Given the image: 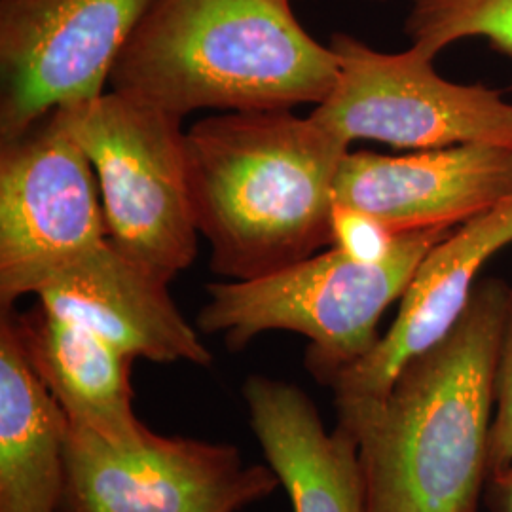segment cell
I'll use <instances>...</instances> for the list:
<instances>
[{
  "label": "cell",
  "instance_id": "e0dca14e",
  "mask_svg": "<svg viewBox=\"0 0 512 512\" xmlns=\"http://www.w3.org/2000/svg\"><path fill=\"white\" fill-rule=\"evenodd\" d=\"M401 234L384 220L357 207L334 203L330 211V247L361 260L380 262L391 255Z\"/></svg>",
  "mask_w": 512,
  "mask_h": 512
},
{
  "label": "cell",
  "instance_id": "3957f363",
  "mask_svg": "<svg viewBox=\"0 0 512 512\" xmlns=\"http://www.w3.org/2000/svg\"><path fill=\"white\" fill-rule=\"evenodd\" d=\"M338 73L336 54L300 25L291 0H154L110 84L183 120L200 109L319 105Z\"/></svg>",
  "mask_w": 512,
  "mask_h": 512
},
{
  "label": "cell",
  "instance_id": "6da1fadb",
  "mask_svg": "<svg viewBox=\"0 0 512 512\" xmlns=\"http://www.w3.org/2000/svg\"><path fill=\"white\" fill-rule=\"evenodd\" d=\"M512 287L478 281L458 325L380 403L338 420L357 439L368 512H478Z\"/></svg>",
  "mask_w": 512,
  "mask_h": 512
},
{
  "label": "cell",
  "instance_id": "ac0fdd59",
  "mask_svg": "<svg viewBox=\"0 0 512 512\" xmlns=\"http://www.w3.org/2000/svg\"><path fill=\"white\" fill-rule=\"evenodd\" d=\"M512 465V293L495 372V406L490 433V473Z\"/></svg>",
  "mask_w": 512,
  "mask_h": 512
},
{
  "label": "cell",
  "instance_id": "9a60e30c",
  "mask_svg": "<svg viewBox=\"0 0 512 512\" xmlns=\"http://www.w3.org/2000/svg\"><path fill=\"white\" fill-rule=\"evenodd\" d=\"M69 420L19 342L12 311L0 319V512H59Z\"/></svg>",
  "mask_w": 512,
  "mask_h": 512
},
{
  "label": "cell",
  "instance_id": "ba28073f",
  "mask_svg": "<svg viewBox=\"0 0 512 512\" xmlns=\"http://www.w3.org/2000/svg\"><path fill=\"white\" fill-rule=\"evenodd\" d=\"M154 0H0V135L103 93Z\"/></svg>",
  "mask_w": 512,
  "mask_h": 512
},
{
  "label": "cell",
  "instance_id": "4fadbf2b",
  "mask_svg": "<svg viewBox=\"0 0 512 512\" xmlns=\"http://www.w3.org/2000/svg\"><path fill=\"white\" fill-rule=\"evenodd\" d=\"M243 399L294 512H368L359 444L348 429L336 425L329 433L310 397L289 382L249 376Z\"/></svg>",
  "mask_w": 512,
  "mask_h": 512
},
{
  "label": "cell",
  "instance_id": "52a82bcc",
  "mask_svg": "<svg viewBox=\"0 0 512 512\" xmlns=\"http://www.w3.org/2000/svg\"><path fill=\"white\" fill-rule=\"evenodd\" d=\"M277 486L270 467L245 465L230 444L150 429L135 442L114 444L69 425L59 512H239Z\"/></svg>",
  "mask_w": 512,
  "mask_h": 512
},
{
  "label": "cell",
  "instance_id": "7c38bea8",
  "mask_svg": "<svg viewBox=\"0 0 512 512\" xmlns=\"http://www.w3.org/2000/svg\"><path fill=\"white\" fill-rule=\"evenodd\" d=\"M38 302L152 363L209 366L211 351L167 293V283L124 255L109 238L76 256L37 291Z\"/></svg>",
  "mask_w": 512,
  "mask_h": 512
},
{
  "label": "cell",
  "instance_id": "30bf717a",
  "mask_svg": "<svg viewBox=\"0 0 512 512\" xmlns=\"http://www.w3.org/2000/svg\"><path fill=\"white\" fill-rule=\"evenodd\" d=\"M512 243V196L456 226L421 260L378 344L330 384L338 420L380 403L404 366L437 346L467 310L484 264Z\"/></svg>",
  "mask_w": 512,
  "mask_h": 512
},
{
  "label": "cell",
  "instance_id": "d6986e66",
  "mask_svg": "<svg viewBox=\"0 0 512 512\" xmlns=\"http://www.w3.org/2000/svg\"><path fill=\"white\" fill-rule=\"evenodd\" d=\"M488 505L492 512H512V465L488 476Z\"/></svg>",
  "mask_w": 512,
  "mask_h": 512
},
{
  "label": "cell",
  "instance_id": "8fae6325",
  "mask_svg": "<svg viewBox=\"0 0 512 512\" xmlns=\"http://www.w3.org/2000/svg\"><path fill=\"white\" fill-rule=\"evenodd\" d=\"M512 196V150L490 145L416 150L403 156L348 152L334 203L384 220L397 234L456 228Z\"/></svg>",
  "mask_w": 512,
  "mask_h": 512
},
{
  "label": "cell",
  "instance_id": "5b68a950",
  "mask_svg": "<svg viewBox=\"0 0 512 512\" xmlns=\"http://www.w3.org/2000/svg\"><path fill=\"white\" fill-rule=\"evenodd\" d=\"M92 162L109 239L169 285L198 253L181 118L124 93L52 112Z\"/></svg>",
  "mask_w": 512,
  "mask_h": 512
},
{
  "label": "cell",
  "instance_id": "277c9868",
  "mask_svg": "<svg viewBox=\"0 0 512 512\" xmlns=\"http://www.w3.org/2000/svg\"><path fill=\"white\" fill-rule=\"evenodd\" d=\"M452 230L401 234L380 262H361L329 247L256 279L211 283L198 327L205 334L222 332L230 351L272 330L302 334L310 340L311 376L330 385L378 344L385 310L401 300L421 260Z\"/></svg>",
  "mask_w": 512,
  "mask_h": 512
},
{
  "label": "cell",
  "instance_id": "7a4b0ae2",
  "mask_svg": "<svg viewBox=\"0 0 512 512\" xmlns=\"http://www.w3.org/2000/svg\"><path fill=\"white\" fill-rule=\"evenodd\" d=\"M349 143L291 109L232 110L186 131L188 188L211 270L247 281L330 247Z\"/></svg>",
  "mask_w": 512,
  "mask_h": 512
},
{
  "label": "cell",
  "instance_id": "9c48e42d",
  "mask_svg": "<svg viewBox=\"0 0 512 512\" xmlns=\"http://www.w3.org/2000/svg\"><path fill=\"white\" fill-rule=\"evenodd\" d=\"M93 165L50 116L0 152V304L109 238Z\"/></svg>",
  "mask_w": 512,
  "mask_h": 512
},
{
  "label": "cell",
  "instance_id": "5bb4252c",
  "mask_svg": "<svg viewBox=\"0 0 512 512\" xmlns=\"http://www.w3.org/2000/svg\"><path fill=\"white\" fill-rule=\"evenodd\" d=\"M12 311V308H8ZM19 342L69 425L128 444L148 431L133 412V357L38 302L14 313Z\"/></svg>",
  "mask_w": 512,
  "mask_h": 512
},
{
  "label": "cell",
  "instance_id": "2e32d148",
  "mask_svg": "<svg viewBox=\"0 0 512 512\" xmlns=\"http://www.w3.org/2000/svg\"><path fill=\"white\" fill-rule=\"evenodd\" d=\"M404 31L410 46L433 59L467 38H484L512 57V0H410Z\"/></svg>",
  "mask_w": 512,
  "mask_h": 512
},
{
  "label": "cell",
  "instance_id": "8992f818",
  "mask_svg": "<svg viewBox=\"0 0 512 512\" xmlns=\"http://www.w3.org/2000/svg\"><path fill=\"white\" fill-rule=\"evenodd\" d=\"M330 50L338 59V80L310 116L349 145L370 139L412 150H512V103L501 92L442 78L435 59L414 46L389 54L338 33Z\"/></svg>",
  "mask_w": 512,
  "mask_h": 512
}]
</instances>
